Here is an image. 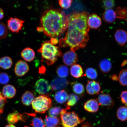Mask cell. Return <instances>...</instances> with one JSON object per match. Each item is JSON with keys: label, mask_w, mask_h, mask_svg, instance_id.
<instances>
[{"label": "cell", "mask_w": 127, "mask_h": 127, "mask_svg": "<svg viewBox=\"0 0 127 127\" xmlns=\"http://www.w3.org/2000/svg\"><path fill=\"white\" fill-rule=\"evenodd\" d=\"M4 17V12L3 9L0 7V20L2 19Z\"/></svg>", "instance_id": "cell-43"}, {"label": "cell", "mask_w": 127, "mask_h": 127, "mask_svg": "<svg viewBox=\"0 0 127 127\" xmlns=\"http://www.w3.org/2000/svg\"><path fill=\"white\" fill-rule=\"evenodd\" d=\"M8 34L7 26L4 23L0 22V40L5 39Z\"/></svg>", "instance_id": "cell-33"}, {"label": "cell", "mask_w": 127, "mask_h": 127, "mask_svg": "<svg viewBox=\"0 0 127 127\" xmlns=\"http://www.w3.org/2000/svg\"><path fill=\"white\" fill-rule=\"evenodd\" d=\"M32 105L36 113L43 114L51 107L52 102L48 95H42L35 98Z\"/></svg>", "instance_id": "cell-5"}, {"label": "cell", "mask_w": 127, "mask_h": 127, "mask_svg": "<svg viewBox=\"0 0 127 127\" xmlns=\"http://www.w3.org/2000/svg\"><path fill=\"white\" fill-rule=\"evenodd\" d=\"M117 116L119 120L124 122L127 120V107L122 106L119 108L117 112Z\"/></svg>", "instance_id": "cell-28"}, {"label": "cell", "mask_w": 127, "mask_h": 127, "mask_svg": "<svg viewBox=\"0 0 127 127\" xmlns=\"http://www.w3.org/2000/svg\"><path fill=\"white\" fill-rule=\"evenodd\" d=\"M51 43L53 45H56L58 43V41L56 38H52L50 41Z\"/></svg>", "instance_id": "cell-41"}, {"label": "cell", "mask_w": 127, "mask_h": 127, "mask_svg": "<svg viewBox=\"0 0 127 127\" xmlns=\"http://www.w3.org/2000/svg\"><path fill=\"white\" fill-rule=\"evenodd\" d=\"M116 18L127 22V9L126 7H119L115 11Z\"/></svg>", "instance_id": "cell-29"}, {"label": "cell", "mask_w": 127, "mask_h": 127, "mask_svg": "<svg viewBox=\"0 0 127 127\" xmlns=\"http://www.w3.org/2000/svg\"><path fill=\"white\" fill-rule=\"evenodd\" d=\"M29 70V66L26 62L20 60L16 64L14 71L16 75L18 77L25 75Z\"/></svg>", "instance_id": "cell-9"}, {"label": "cell", "mask_w": 127, "mask_h": 127, "mask_svg": "<svg viewBox=\"0 0 127 127\" xmlns=\"http://www.w3.org/2000/svg\"><path fill=\"white\" fill-rule=\"evenodd\" d=\"M9 76L6 73H0V84L1 85H5L9 81Z\"/></svg>", "instance_id": "cell-38"}, {"label": "cell", "mask_w": 127, "mask_h": 127, "mask_svg": "<svg viewBox=\"0 0 127 127\" xmlns=\"http://www.w3.org/2000/svg\"><path fill=\"white\" fill-rule=\"evenodd\" d=\"M97 99L100 105L105 107H112L115 104L113 99L109 94L101 93L98 95Z\"/></svg>", "instance_id": "cell-10"}, {"label": "cell", "mask_w": 127, "mask_h": 127, "mask_svg": "<svg viewBox=\"0 0 127 127\" xmlns=\"http://www.w3.org/2000/svg\"><path fill=\"white\" fill-rule=\"evenodd\" d=\"M118 79L119 83L123 86H127V69L122 70L119 73Z\"/></svg>", "instance_id": "cell-30"}, {"label": "cell", "mask_w": 127, "mask_h": 127, "mask_svg": "<svg viewBox=\"0 0 127 127\" xmlns=\"http://www.w3.org/2000/svg\"><path fill=\"white\" fill-rule=\"evenodd\" d=\"M63 108L60 107H55L51 108L49 110V114L50 116L57 117L60 115Z\"/></svg>", "instance_id": "cell-35"}, {"label": "cell", "mask_w": 127, "mask_h": 127, "mask_svg": "<svg viewBox=\"0 0 127 127\" xmlns=\"http://www.w3.org/2000/svg\"><path fill=\"white\" fill-rule=\"evenodd\" d=\"M5 127H16L15 125L12 124H9L6 125Z\"/></svg>", "instance_id": "cell-46"}, {"label": "cell", "mask_w": 127, "mask_h": 127, "mask_svg": "<svg viewBox=\"0 0 127 127\" xmlns=\"http://www.w3.org/2000/svg\"><path fill=\"white\" fill-rule=\"evenodd\" d=\"M56 71L57 74L60 77L64 78L69 75V68L64 65L58 66L57 68Z\"/></svg>", "instance_id": "cell-26"}, {"label": "cell", "mask_w": 127, "mask_h": 127, "mask_svg": "<svg viewBox=\"0 0 127 127\" xmlns=\"http://www.w3.org/2000/svg\"><path fill=\"white\" fill-rule=\"evenodd\" d=\"M21 55L25 61L30 62L34 59L35 54L32 49L29 47H27L22 51Z\"/></svg>", "instance_id": "cell-18"}, {"label": "cell", "mask_w": 127, "mask_h": 127, "mask_svg": "<svg viewBox=\"0 0 127 127\" xmlns=\"http://www.w3.org/2000/svg\"><path fill=\"white\" fill-rule=\"evenodd\" d=\"M115 37L116 41L121 46H125L127 41V33L126 31L118 29L116 32Z\"/></svg>", "instance_id": "cell-15"}, {"label": "cell", "mask_w": 127, "mask_h": 127, "mask_svg": "<svg viewBox=\"0 0 127 127\" xmlns=\"http://www.w3.org/2000/svg\"><path fill=\"white\" fill-rule=\"evenodd\" d=\"M1 93L5 98L11 99L15 96L16 90L15 87L12 85H7L4 86L3 87Z\"/></svg>", "instance_id": "cell-16"}, {"label": "cell", "mask_w": 127, "mask_h": 127, "mask_svg": "<svg viewBox=\"0 0 127 127\" xmlns=\"http://www.w3.org/2000/svg\"><path fill=\"white\" fill-rule=\"evenodd\" d=\"M79 99V97L78 96L74 94H71L68 96L66 104L67 107H70L74 106Z\"/></svg>", "instance_id": "cell-31"}, {"label": "cell", "mask_w": 127, "mask_h": 127, "mask_svg": "<svg viewBox=\"0 0 127 127\" xmlns=\"http://www.w3.org/2000/svg\"><path fill=\"white\" fill-rule=\"evenodd\" d=\"M111 78L113 80L117 81L118 80V77L116 74H113L111 77Z\"/></svg>", "instance_id": "cell-44"}, {"label": "cell", "mask_w": 127, "mask_h": 127, "mask_svg": "<svg viewBox=\"0 0 127 127\" xmlns=\"http://www.w3.org/2000/svg\"><path fill=\"white\" fill-rule=\"evenodd\" d=\"M68 95L64 90H60L55 93L54 99L56 101L60 104H63L67 101Z\"/></svg>", "instance_id": "cell-22"}, {"label": "cell", "mask_w": 127, "mask_h": 127, "mask_svg": "<svg viewBox=\"0 0 127 127\" xmlns=\"http://www.w3.org/2000/svg\"><path fill=\"white\" fill-rule=\"evenodd\" d=\"M63 60V63L66 65L71 66L77 63L78 58L75 52L69 51L64 54Z\"/></svg>", "instance_id": "cell-11"}, {"label": "cell", "mask_w": 127, "mask_h": 127, "mask_svg": "<svg viewBox=\"0 0 127 127\" xmlns=\"http://www.w3.org/2000/svg\"><path fill=\"white\" fill-rule=\"evenodd\" d=\"M87 93L91 95L99 94L101 90V86L99 82L95 81H89L86 86Z\"/></svg>", "instance_id": "cell-12"}, {"label": "cell", "mask_w": 127, "mask_h": 127, "mask_svg": "<svg viewBox=\"0 0 127 127\" xmlns=\"http://www.w3.org/2000/svg\"><path fill=\"white\" fill-rule=\"evenodd\" d=\"M73 0H59V5L64 9H67L70 7Z\"/></svg>", "instance_id": "cell-37"}, {"label": "cell", "mask_w": 127, "mask_h": 127, "mask_svg": "<svg viewBox=\"0 0 127 127\" xmlns=\"http://www.w3.org/2000/svg\"><path fill=\"white\" fill-rule=\"evenodd\" d=\"M60 121L59 119L56 117L46 116L44 120V124L46 127H56L59 124Z\"/></svg>", "instance_id": "cell-24"}, {"label": "cell", "mask_w": 127, "mask_h": 127, "mask_svg": "<svg viewBox=\"0 0 127 127\" xmlns=\"http://www.w3.org/2000/svg\"><path fill=\"white\" fill-rule=\"evenodd\" d=\"M84 108L90 113H95L99 110V105L97 101L93 99H89L84 104Z\"/></svg>", "instance_id": "cell-14"}, {"label": "cell", "mask_w": 127, "mask_h": 127, "mask_svg": "<svg viewBox=\"0 0 127 127\" xmlns=\"http://www.w3.org/2000/svg\"><path fill=\"white\" fill-rule=\"evenodd\" d=\"M112 67V63L109 59H103L99 63V69L103 73L107 74L110 72Z\"/></svg>", "instance_id": "cell-19"}, {"label": "cell", "mask_w": 127, "mask_h": 127, "mask_svg": "<svg viewBox=\"0 0 127 127\" xmlns=\"http://www.w3.org/2000/svg\"><path fill=\"white\" fill-rule=\"evenodd\" d=\"M24 127H29L28 126H25Z\"/></svg>", "instance_id": "cell-47"}, {"label": "cell", "mask_w": 127, "mask_h": 127, "mask_svg": "<svg viewBox=\"0 0 127 127\" xmlns=\"http://www.w3.org/2000/svg\"><path fill=\"white\" fill-rule=\"evenodd\" d=\"M12 60L10 57L5 56L0 59V67L4 69H10L12 65Z\"/></svg>", "instance_id": "cell-25"}, {"label": "cell", "mask_w": 127, "mask_h": 127, "mask_svg": "<svg viewBox=\"0 0 127 127\" xmlns=\"http://www.w3.org/2000/svg\"><path fill=\"white\" fill-rule=\"evenodd\" d=\"M7 102L6 98L3 96L0 90V116L3 112L4 106Z\"/></svg>", "instance_id": "cell-39"}, {"label": "cell", "mask_w": 127, "mask_h": 127, "mask_svg": "<svg viewBox=\"0 0 127 127\" xmlns=\"http://www.w3.org/2000/svg\"><path fill=\"white\" fill-rule=\"evenodd\" d=\"M69 83L67 79L63 78H56L52 80L50 83L51 90L52 91L63 89L68 86Z\"/></svg>", "instance_id": "cell-7"}, {"label": "cell", "mask_w": 127, "mask_h": 127, "mask_svg": "<svg viewBox=\"0 0 127 127\" xmlns=\"http://www.w3.org/2000/svg\"><path fill=\"white\" fill-rule=\"evenodd\" d=\"M59 127V126H57V127Z\"/></svg>", "instance_id": "cell-48"}, {"label": "cell", "mask_w": 127, "mask_h": 127, "mask_svg": "<svg viewBox=\"0 0 127 127\" xmlns=\"http://www.w3.org/2000/svg\"><path fill=\"white\" fill-rule=\"evenodd\" d=\"M31 125L33 127H45V125L42 118L35 117L32 120Z\"/></svg>", "instance_id": "cell-34"}, {"label": "cell", "mask_w": 127, "mask_h": 127, "mask_svg": "<svg viewBox=\"0 0 127 127\" xmlns=\"http://www.w3.org/2000/svg\"><path fill=\"white\" fill-rule=\"evenodd\" d=\"M86 76L88 78L91 80H94L97 78L98 76L97 71L93 68H87L85 71Z\"/></svg>", "instance_id": "cell-32"}, {"label": "cell", "mask_w": 127, "mask_h": 127, "mask_svg": "<svg viewBox=\"0 0 127 127\" xmlns=\"http://www.w3.org/2000/svg\"><path fill=\"white\" fill-rule=\"evenodd\" d=\"M81 127H93L91 124L86 122L84 123L82 125Z\"/></svg>", "instance_id": "cell-42"}, {"label": "cell", "mask_w": 127, "mask_h": 127, "mask_svg": "<svg viewBox=\"0 0 127 127\" xmlns=\"http://www.w3.org/2000/svg\"><path fill=\"white\" fill-rule=\"evenodd\" d=\"M120 98L122 103L127 107V91L122 92L120 95Z\"/></svg>", "instance_id": "cell-40"}, {"label": "cell", "mask_w": 127, "mask_h": 127, "mask_svg": "<svg viewBox=\"0 0 127 127\" xmlns=\"http://www.w3.org/2000/svg\"><path fill=\"white\" fill-rule=\"evenodd\" d=\"M25 22L16 17H11L7 21L8 28L11 32L18 33L22 30Z\"/></svg>", "instance_id": "cell-6"}, {"label": "cell", "mask_w": 127, "mask_h": 127, "mask_svg": "<svg viewBox=\"0 0 127 127\" xmlns=\"http://www.w3.org/2000/svg\"><path fill=\"white\" fill-rule=\"evenodd\" d=\"M89 14L83 11L67 16V32L65 37L59 40L60 46L69 47L74 52L86 46L89 40L88 33L90 29L87 23Z\"/></svg>", "instance_id": "cell-1"}, {"label": "cell", "mask_w": 127, "mask_h": 127, "mask_svg": "<svg viewBox=\"0 0 127 127\" xmlns=\"http://www.w3.org/2000/svg\"><path fill=\"white\" fill-rule=\"evenodd\" d=\"M36 91L39 94L47 95L51 90L50 86L48 81L44 79H40L36 82Z\"/></svg>", "instance_id": "cell-8"}, {"label": "cell", "mask_w": 127, "mask_h": 127, "mask_svg": "<svg viewBox=\"0 0 127 127\" xmlns=\"http://www.w3.org/2000/svg\"><path fill=\"white\" fill-rule=\"evenodd\" d=\"M35 98V95L33 92L26 91L22 97L21 102L24 105L29 106L32 104Z\"/></svg>", "instance_id": "cell-20"}, {"label": "cell", "mask_w": 127, "mask_h": 127, "mask_svg": "<svg viewBox=\"0 0 127 127\" xmlns=\"http://www.w3.org/2000/svg\"><path fill=\"white\" fill-rule=\"evenodd\" d=\"M70 72L71 75L76 78L82 77L83 74V69L82 66L79 64H74L71 66Z\"/></svg>", "instance_id": "cell-23"}, {"label": "cell", "mask_w": 127, "mask_h": 127, "mask_svg": "<svg viewBox=\"0 0 127 127\" xmlns=\"http://www.w3.org/2000/svg\"><path fill=\"white\" fill-rule=\"evenodd\" d=\"M101 19L96 14L94 13L89 16L87 21V24L89 28L97 29L101 24Z\"/></svg>", "instance_id": "cell-13"}, {"label": "cell", "mask_w": 127, "mask_h": 127, "mask_svg": "<svg viewBox=\"0 0 127 127\" xmlns=\"http://www.w3.org/2000/svg\"><path fill=\"white\" fill-rule=\"evenodd\" d=\"M102 3L103 7L106 9H112L115 5L114 0H102Z\"/></svg>", "instance_id": "cell-36"}, {"label": "cell", "mask_w": 127, "mask_h": 127, "mask_svg": "<svg viewBox=\"0 0 127 127\" xmlns=\"http://www.w3.org/2000/svg\"><path fill=\"white\" fill-rule=\"evenodd\" d=\"M37 51L41 54L42 59L45 60L49 65L54 64L58 60V57L63 55L60 47L53 45L50 41L43 43Z\"/></svg>", "instance_id": "cell-3"}, {"label": "cell", "mask_w": 127, "mask_h": 127, "mask_svg": "<svg viewBox=\"0 0 127 127\" xmlns=\"http://www.w3.org/2000/svg\"><path fill=\"white\" fill-rule=\"evenodd\" d=\"M23 115L16 111L9 114L7 116V121L9 124H13L19 121H24Z\"/></svg>", "instance_id": "cell-21"}, {"label": "cell", "mask_w": 127, "mask_h": 127, "mask_svg": "<svg viewBox=\"0 0 127 127\" xmlns=\"http://www.w3.org/2000/svg\"><path fill=\"white\" fill-rule=\"evenodd\" d=\"M102 18L106 23H113L117 18L115 11L112 9H106L103 13Z\"/></svg>", "instance_id": "cell-17"}, {"label": "cell", "mask_w": 127, "mask_h": 127, "mask_svg": "<svg viewBox=\"0 0 127 127\" xmlns=\"http://www.w3.org/2000/svg\"><path fill=\"white\" fill-rule=\"evenodd\" d=\"M40 25L38 31L43 32L48 37H60L67 29V16L60 9H47L42 14Z\"/></svg>", "instance_id": "cell-2"}, {"label": "cell", "mask_w": 127, "mask_h": 127, "mask_svg": "<svg viewBox=\"0 0 127 127\" xmlns=\"http://www.w3.org/2000/svg\"><path fill=\"white\" fill-rule=\"evenodd\" d=\"M127 63V60H125L123 62V63H122V64H121V66H124L126 65Z\"/></svg>", "instance_id": "cell-45"}, {"label": "cell", "mask_w": 127, "mask_h": 127, "mask_svg": "<svg viewBox=\"0 0 127 127\" xmlns=\"http://www.w3.org/2000/svg\"><path fill=\"white\" fill-rule=\"evenodd\" d=\"M70 108L66 107L65 108L63 109L60 113L63 127H75L83 123L86 120L85 118H79V115L74 111L67 112V110Z\"/></svg>", "instance_id": "cell-4"}, {"label": "cell", "mask_w": 127, "mask_h": 127, "mask_svg": "<svg viewBox=\"0 0 127 127\" xmlns=\"http://www.w3.org/2000/svg\"><path fill=\"white\" fill-rule=\"evenodd\" d=\"M73 91L76 94L83 95L85 93V90L84 85L81 83L77 82H73L71 84Z\"/></svg>", "instance_id": "cell-27"}]
</instances>
